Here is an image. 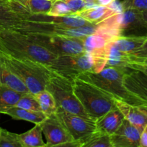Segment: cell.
<instances>
[{"label": "cell", "mask_w": 147, "mask_h": 147, "mask_svg": "<svg viewBox=\"0 0 147 147\" xmlns=\"http://www.w3.org/2000/svg\"><path fill=\"white\" fill-rule=\"evenodd\" d=\"M4 4V1L3 0H0V4Z\"/></svg>", "instance_id": "f35d334b"}, {"label": "cell", "mask_w": 147, "mask_h": 147, "mask_svg": "<svg viewBox=\"0 0 147 147\" xmlns=\"http://www.w3.org/2000/svg\"><path fill=\"white\" fill-rule=\"evenodd\" d=\"M107 49V63L108 67L126 68L127 55L119 51L112 45L110 41L108 42L106 46Z\"/></svg>", "instance_id": "44dd1931"}, {"label": "cell", "mask_w": 147, "mask_h": 147, "mask_svg": "<svg viewBox=\"0 0 147 147\" xmlns=\"http://www.w3.org/2000/svg\"><path fill=\"white\" fill-rule=\"evenodd\" d=\"M115 106L123 114L124 118L141 132L147 125V109L134 106L121 100H115Z\"/></svg>", "instance_id": "5bb4252c"}, {"label": "cell", "mask_w": 147, "mask_h": 147, "mask_svg": "<svg viewBox=\"0 0 147 147\" xmlns=\"http://www.w3.org/2000/svg\"><path fill=\"white\" fill-rule=\"evenodd\" d=\"M141 15H142L143 20H144V22H146V24H147V9L141 11Z\"/></svg>", "instance_id": "d590c367"}, {"label": "cell", "mask_w": 147, "mask_h": 147, "mask_svg": "<svg viewBox=\"0 0 147 147\" xmlns=\"http://www.w3.org/2000/svg\"><path fill=\"white\" fill-rule=\"evenodd\" d=\"M48 67L56 75L73 81L84 73L94 72V62L92 55L84 52L57 56Z\"/></svg>", "instance_id": "8992f818"}, {"label": "cell", "mask_w": 147, "mask_h": 147, "mask_svg": "<svg viewBox=\"0 0 147 147\" xmlns=\"http://www.w3.org/2000/svg\"><path fill=\"white\" fill-rule=\"evenodd\" d=\"M84 1H85L86 2H87V3H94V4H95V0H84Z\"/></svg>", "instance_id": "8d00e7d4"}, {"label": "cell", "mask_w": 147, "mask_h": 147, "mask_svg": "<svg viewBox=\"0 0 147 147\" xmlns=\"http://www.w3.org/2000/svg\"><path fill=\"white\" fill-rule=\"evenodd\" d=\"M126 68L105 66L99 73H84L78 78L93 84L115 100H121L133 105L132 96L127 91L123 84V76Z\"/></svg>", "instance_id": "3957f363"}, {"label": "cell", "mask_w": 147, "mask_h": 147, "mask_svg": "<svg viewBox=\"0 0 147 147\" xmlns=\"http://www.w3.org/2000/svg\"><path fill=\"white\" fill-rule=\"evenodd\" d=\"M67 4L74 14H76L82 10L95 6L94 3H87L84 0H63Z\"/></svg>", "instance_id": "1f68e13d"}, {"label": "cell", "mask_w": 147, "mask_h": 147, "mask_svg": "<svg viewBox=\"0 0 147 147\" xmlns=\"http://www.w3.org/2000/svg\"><path fill=\"white\" fill-rule=\"evenodd\" d=\"M42 129L39 123H36L35 126L30 130L24 133L19 134L20 143L22 147H44V143L42 137Z\"/></svg>", "instance_id": "ffe728a7"}, {"label": "cell", "mask_w": 147, "mask_h": 147, "mask_svg": "<svg viewBox=\"0 0 147 147\" xmlns=\"http://www.w3.org/2000/svg\"><path fill=\"white\" fill-rule=\"evenodd\" d=\"M0 53L49 66L57 56L33 41L25 33L0 27Z\"/></svg>", "instance_id": "6da1fadb"}, {"label": "cell", "mask_w": 147, "mask_h": 147, "mask_svg": "<svg viewBox=\"0 0 147 147\" xmlns=\"http://www.w3.org/2000/svg\"><path fill=\"white\" fill-rule=\"evenodd\" d=\"M140 147H147V125L141 131L140 136Z\"/></svg>", "instance_id": "836d02e7"}, {"label": "cell", "mask_w": 147, "mask_h": 147, "mask_svg": "<svg viewBox=\"0 0 147 147\" xmlns=\"http://www.w3.org/2000/svg\"><path fill=\"white\" fill-rule=\"evenodd\" d=\"M141 132L127 119L110 136L112 147H140Z\"/></svg>", "instance_id": "4fadbf2b"}, {"label": "cell", "mask_w": 147, "mask_h": 147, "mask_svg": "<svg viewBox=\"0 0 147 147\" xmlns=\"http://www.w3.org/2000/svg\"><path fill=\"white\" fill-rule=\"evenodd\" d=\"M146 37H117L111 40L112 45L119 51L129 55L136 51L144 45Z\"/></svg>", "instance_id": "d6986e66"}, {"label": "cell", "mask_w": 147, "mask_h": 147, "mask_svg": "<svg viewBox=\"0 0 147 147\" xmlns=\"http://www.w3.org/2000/svg\"><path fill=\"white\" fill-rule=\"evenodd\" d=\"M38 45L55 55H77L84 53L82 38L47 33H25Z\"/></svg>", "instance_id": "52a82bcc"}, {"label": "cell", "mask_w": 147, "mask_h": 147, "mask_svg": "<svg viewBox=\"0 0 147 147\" xmlns=\"http://www.w3.org/2000/svg\"><path fill=\"white\" fill-rule=\"evenodd\" d=\"M82 147H112L110 136L96 131Z\"/></svg>", "instance_id": "484cf974"}, {"label": "cell", "mask_w": 147, "mask_h": 147, "mask_svg": "<svg viewBox=\"0 0 147 147\" xmlns=\"http://www.w3.org/2000/svg\"><path fill=\"white\" fill-rule=\"evenodd\" d=\"M56 114L74 140L79 142L82 147L97 131L96 122L92 119L69 113L61 108H58Z\"/></svg>", "instance_id": "ba28073f"}, {"label": "cell", "mask_w": 147, "mask_h": 147, "mask_svg": "<svg viewBox=\"0 0 147 147\" xmlns=\"http://www.w3.org/2000/svg\"><path fill=\"white\" fill-rule=\"evenodd\" d=\"M46 89L53 95L58 108L69 113L90 119L75 95L73 81L54 75L49 80Z\"/></svg>", "instance_id": "5b68a950"}, {"label": "cell", "mask_w": 147, "mask_h": 147, "mask_svg": "<svg viewBox=\"0 0 147 147\" xmlns=\"http://www.w3.org/2000/svg\"><path fill=\"white\" fill-rule=\"evenodd\" d=\"M47 14L58 17H65L73 15L74 14L63 0H56Z\"/></svg>", "instance_id": "f546056e"}, {"label": "cell", "mask_w": 147, "mask_h": 147, "mask_svg": "<svg viewBox=\"0 0 147 147\" xmlns=\"http://www.w3.org/2000/svg\"><path fill=\"white\" fill-rule=\"evenodd\" d=\"M120 5L122 10L133 9L143 11L147 9V0H122Z\"/></svg>", "instance_id": "4dcf8cb0"}, {"label": "cell", "mask_w": 147, "mask_h": 147, "mask_svg": "<svg viewBox=\"0 0 147 147\" xmlns=\"http://www.w3.org/2000/svg\"><path fill=\"white\" fill-rule=\"evenodd\" d=\"M0 53L7 67L23 82L29 92L33 95L45 90L50 78L56 75L46 65Z\"/></svg>", "instance_id": "7a4b0ae2"}, {"label": "cell", "mask_w": 147, "mask_h": 147, "mask_svg": "<svg viewBox=\"0 0 147 147\" xmlns=\"http://www.w3.org/2000/svg\"><path fill=\"white\" fill-rule=\"evenodd\" d=\"M123 84L133 100L134 106L147 109V76L128 67L123 76Z\"/></svg>", "instance_id": "8fae6325"}, {"label": "cell", "mask_w": 147, "mask_h": 147, "mask_svg": "<svg viewBox=\"0 0 147 147\" xmlns=\"http://www.w3.org/2000/svg\"><path fill=\"white\" fill-rule=\"evenodd\" d=\"M120 12L110 6L95 5L89 7L76 14V15L82 17L89 22L93 24H97L108 19L110 16Z\"/></svg>", "instance_id": "2e32d148"}, {"label": "cell", "mask_w": 147, "mask_h": 147, "mask_svg": "<svg viewBox=\"0 0 147 147\" xmlns=\"http://www.w3.org/2000/svg\"><path fill=\"white\" fill-rule=\"evenodd\" d=\"M0 86H7L20 93H30L23 82L7 67L0 53Z\"/></svg>", "instance_id": "e0dca14e"}, {"label": "cell", "mask_w": 147, "mask_h": 147, "mask_svg": "<svg viewBox=\"0 0 147 147\" xmlns=\"http://www.w3.org/2000/svg\"><path fill=\"white\" fill-rule=\"evenodd\" d=\"M1 129H1V127H0V132H1Z\"/></svg>", "instance_id": "ab89813d"}, {"label": "cell", "mask_w": 147, "mask_h": 147, "mask_svg": "<svg viewBox=\"0 0 147 147\" xmlns=\"http://www.w3.org/2000/svg\"><path fill=\"white\" fill-rule=\"evenodd\" d=\"M82 40L85 52L89 54L102 50L109 42L103 36L96 33L82 37Z\"/></svg>", "instance_id": "d4e9b609"}, {"label": "cell", "mask_w": 147, "mask_h": 147, "mask_svg": "<svg viewBox=\"0 0 147 147\" xmlns=\"http://www.w3.org/2000/svg\"><path fill=\"white\" fill-rule=\"evenodd\" d=\"M23 94L7 86H0V110L15 106Z\"/></svg>", "instance_id": "cb8c5ba5"}, {"label": "cell", "mask_w": 147, "mask_h": 147, "mask_svg": "<svg viewBox=\"0 0 147 147\" xmlns=\"http://www.w3.org/2000/svg\"><path fill=\"white\" fill-rule=\"evenodd\" d=\"M75 95L91 119L96 121L116 107L115 100L93 84L80 78L73 80Z\"/></svg>", "instance_id": "277c9868"}, {"label": "cell", "mask_w": 147, "mask_h": 147, "mask_svg": "<svg viewBox=\"0 0 147 147\" xmlns=\"http://www.w3.org/2000/svg\"><path fill=\"white\" fill-rule=\"evenodd\" d=\"M127 67L133 70H138L142 72L144 74L147 76V65H139V64H133V63H128L127 64Z\"/></svg>", "instance_id": "d6a6232c"}, {"label": "cell", "mask_w": 147, "mask_h": 147, "mask_svg": "<svg viewBox=\"0 0 147 147\" xmlns=\"http://www.w3.org/2000/svg\"><path fill=\"white\" fill-rule=\"evenodd\" d=\"M115 1V0H95V4L99 6H110Z\"/></svg>", "instance_id": "e575fe53"}, {"label": "cell", "mask_w": 147, "mask_h": 147, "mask_svg": "<svg viewBox=\"0 0 147 147\" xmlns=\"http://www.w3.org/2000/svg\"><path fill=\"white\" fill-rule=\"evenodd\" d=\"M0 147H22L19 134L1 129L0 132Z\"/></svg>", "instance_id": "83f0119b"}, {"label": "cell", "mask_w": 147, "mask_h": 147, "mask_svg": "<svg viewBox=\"0 0 147 147\" xmlns=\"http://www.w3.org/2000/svg\"><path fill=\"white\" fill-rule=\"evenodd\" d=\"M0 113L7 115L15 120L26 121L34 123L35 124L40 123L47 117V116L41 111H33L17 106L1 109Z\"/></svg>", "instance_id": "ac0fdd59"}, {"label": "cell", "mask_w": 147, "mask_h": 147, "mask_svg": "<svg viewBox=\"0 0 147 147\" xmlns=\"http://www.w3.org/2000/svg\"><path fill=\"white\" fill-rule=\"evenodd\" d=\"M124 119L122 112L116 106L95 121L97 131L111 136L119 128Z\"/></svg>", "instance_id": "9a60e30c"}, {"label": "cell", "mask_w": 147, "mask_h": 147, "mask_svg": "<svg viewBox=\"0 0 147 147\" xmlns=\"http://www.w3.org/2000/svg\"><path fill=\"white\" fill-rule=\"evenodd\" d=\"M14 106L27 109V110L33 111L42 112L37 99L35 97L34 95L30 93H24Z\"/></svg>", "instance_id": "4316f807"}, {"label": "cell", "mask_w": 147, "mask_h": 147, "mask_svg": "<svg viewBox=\"0 0 147 147\" xmlns=\"http://www.w3.org/2000/svg\"><path fill=\"white\" fill-rule=\"evenodd\" d=\"M147 65V40L136 51L127 55V64Z\"/></svg>", "instance_id": "f1b7e54d"}, {"label": "cell", "mask_w": 147, "mask_h": 147, "mask_svg": "<svg viewBox=\"0 0 147 147\" xmlns=\"http://www.w3.org/2000/svg\"><path fill=\"white\" fill-rule=\"evenodd\" d=\"M56 0H18L4 4L23 19L32 14H47Z\"/></svg>", "instance_id": "7c38bea8"}, {"label": "cell", "mask_w": 147, "mask_h": 147, "mask_svg": "<svg viewBox=\"0 0 147 147\" xmlns=\"http://www.w3.org/2000/svg\"><path fill=\"white\" fill-rule=\"evenodd\" d=\"M4 1V3L7 2V1H18V0H3Z\"/></svg>", "instance_id": "74e56055"}, {"label": "cell", "mask_w": 147, "mask_h": 147, "mask_svg": "<svg viewBox=\"0 0 147 147\" xmlns=\"http://www.w3.org/2000/svg\"><path fill=\"white\" fill-rule=\"evenodd\" d=\"M116 22L119 37L147 36V24L138 10L128 9L117 13Z\"/></svg>", "instance_id": "9c48e42d"}, {"label": "cell", "mask_w": 147, "mask_h": 147, "mask_svg": "<svg viewBox=\"0 0 147 147\" xmlns=\"http://www.w3.org/2000/svg\"><path fill=\"white\" fill-rule=\"evenodd\" d=\"M40 106L42 112L46 116L56 113L58 109L57 104L53 95L48 90H42L34 95Z\"/></svg>", "instance_id": "7402d4cb"}, {"label": "cell", "mask_w": 147, "mask_h": 147, "mask_svg": "<svg viewBox=\"0 0 147 147\" xmlns=\"http://www.w3.org/2000/svg\"><path fill=\"white\" fill-rule=\"evenodd\" d=\"M22 20V18L5 4H0V27L14 29Z\"/></svg>", "instance_id": "603a6c76"}, {"label": "cell", "mask_w": 147, "mask_h": 147, "mask_svg": "<svg viewBox=\"0 0 147 147\" xmlns=\"http://www.w3.org/2000/svg\"><path fill=\"white\" fill-rule=\"evenodd\" d=\"M39 124L46 137V147L62 146L64 144L74 141L56 113L48 116Z\"/></svg>", "instance_id": "30bf717a"}]
</instances>
